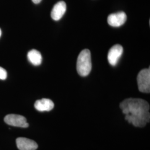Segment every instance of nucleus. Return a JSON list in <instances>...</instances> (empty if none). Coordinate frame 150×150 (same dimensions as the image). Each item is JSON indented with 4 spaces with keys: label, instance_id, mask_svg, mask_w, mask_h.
<instances>
[{
    "label": "nucleus",
    "instance_id": "9b49d317",
    "mask_svg": "<svg viewBox=\"0 0 150 150\" xmlns=\"http://www.w3.org/2000/svg\"><path fill=\"white\" fill-rule=\"evenodd\" d=\"M27 59L28 61L35 66L41 64L42 60L41 53L36 50H32L27 54Z\"/></svg>",
    "mask_w": 150,
    "mask_h": 150
},
{
    "label": "nucleus",
    "instance_id": "20e7f679",
    "mask_svg": "<svg viewBox=\"0 0 150 150\" xmlns=\"http://www.w3.org/2000/svg\"><path fill=\"white\" fill-rule=\"evenodd\" d=\"M4 121L7 125L10 126L23 128L28 127V123L27 122L26 118L21 115L9 114L6 116Z\"/></svg>",
    "mask_w": 150,
    "mask_h": 150
},
{
    "label": "nucleus",
    "instance_id": "423d86ee",
    "mask_svg": "<svg viewBox=\"0 0 150 150\" xmlns=\"http://www.w3.org/2000/svg\"><path fill=\"white\" fill-rule=\"evenodd\" d=\"M126 20V14L121 11L110 15L107 17V22L111 26L118 27L123 25Z\"/></svg>",
    "mask_w": 150,
    "mask_h": 150
},
{
    "label": "nucleus",
    "instance_id": "1a4fd4ad",
    "mask_svg": "<svg viewBox=\"0 0 150 150\" xmlns=\"http://www.w3.org/2000/svg\"><path fill=\"white\" fill-rule=\"evenodd\" d=\"M35 108L41 112L50 111L54 107V102L47 98H42L37 100L35 103Z\"/></svg>",
    "mask_w": 150,
    "mask_h": 150
},
{
    "label": "nucleus",
    "instance_id": "f257e3e1",
    "mask_svg": "<svg viewBox=\"0 0 150 150\" xmlns=\"http://www.w3.org/2000/svg\"><path fill=\"white\" fill-rule=\"evenodd\" d=\"M120 106L124 114L139 116L144 118L147 122H150V105L144 100L133 98H127L121 102Z\"/></svg>",
    "mask_w": 150,
    "mask_h": 150
},
{
    "label": "nucleus",
    "instance_id": "39448f33",
    "mask_svg": "<svg viewBox=\"0 0 150 150\" xmlns=\"http://www.w3.org/2000/svg\"><path fill=\"white\" fill-rule=\"evenodd\" d=\"M123 53V47L120 45L112 46L108 51L107 59L110 64L113 66H116Z\"/></svg>",
    "mask_w": 150,
    "mask_h": 150
},
{
    "label": "nucleus",
    "instance_id": "7ed1b4c3",
    "mask_svg": "<svg viewBox=\"0 0 150 150\" xmlns=\"http://www.w3.org/2000/svg\"><path fill=\"white\" fill-rule=\"evenodd\" d=\"M137 81L139 91L144 93H150V69H145L141 70L138 74Z\"/></svg>",
    "mask_w": 150,
    "mask_h": 150
},
{
    "label": "nucleus",
    "instance_id": "4468645a",
    "mask_svg": "<svg viewBox=\"0 0 150 150\" xmlns=\"http://www.w3.org/2000/svg\"><path fill=\"white\" fill-rule=\"evenodd\" d=\"M1 34H2V31H1V28H0V37H1Z\"/></svg>",
    "mask_w": 150,
    "mask_h": 150
},
{
    "label": "nucleus",
    "instance_id": "0eeeda50",
    "mask_svg": "<svg viewBox=\"0 0 150 150\" xmlns=\"http://www.w3.org/2000/svg\"><path fill=\"white\" fill-rule=\"evenodd\" d=\"M16 145L20 150H36L38 148V144L35 141L25 137L17 138Z\"/></svg>",
    "mask_w": 150,
    "mask_h": 150
},
{
    "label": "nucleus",
    "instance_id": "ddd939ff",
    "mask_svg": "<svg viewBox=\"0 0 150 150\" xmlns=\"http://www.w3.org/2000/svg\"><path fill=\"white\" fill-rule=\"evenodd\" d=\"M32 2L35 4H38L41 2L42 0H32Z\"/></svg>",
    "mask_w": 150,
    "mask_h": 150
},
{
    "label": "nucleus",
    "instance_id": "f03ea898",
    "mask_svg": "<svg viewBox=\"0 0 150 150\" xmlns=\"http://www.w3.org/2000/svg\"><path fill=\"white\" fill-rule=\"evenodd\" d=\"M76 68L77 72L81 76L85 77L89 75L92 69L90 50L85 49L81 52L77 59Z\"/></svg>",
    "mask_w": 150,
    "mask_h": 150
},
{
    "label": "nucleus",
    "instance_id": "6e6552de",
    "mask_svg": "<svg viewBox=\"0 0 150 150\" xmlns=\"http://www.w3.org/2000/svg\"><path fill=\"white\" fill-rule=\"evenodd\" d=\"M66 11V4L64 1H59L54 5L52 10L51 16L54 21H59Z\"/></svg>",
    "mask_w": 150,
    "mask_h": 150
},
{
    "label": "nucleus",
    "instance_id": "f8f14e48",
    "mask_svg": "<svg viewBox=\"0 0 150 150\" xmlns=\"http://www.w3.org/2000/svg\"><path fill=\"white\" fill-rule=\"evenodd\" d=\"M7 76V73L4 68L0 67V80H6Z\"/></svg>",
    "mask_w": 150,
    "mask_h": 150
},
{
    "label": "nucleus",
    "instance_id": "9d476101",
    "mask_svg": "<svg viewBox=\"0 0 150 150\" xmlns=\"http://www.w3.org/2000/svg\"><path fill=\"white\" fill-rule=\"evenodd\" d=\"M125 119L129 123H132L135 127H143L147 123L144 118L139 116H134L128 114L126 115Z\"/></svg>",
    "mask_w": 150,
    "mask_h": 150
}]
</instances>
